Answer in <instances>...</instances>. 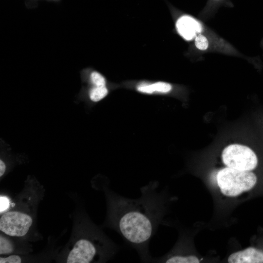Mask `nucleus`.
I'll return each mask as SVG.
<instances>
[{"label": "nucleus", "instance_id": "nucleus-13", "mask_svg": "<svg viewBox=\"0 0 263 263\" xmlns=\"http://www.w3.org/2000/svg\"><path fill=\"white\" fill-rule=\"evenodd\" d=\"M13 247L11 243L3 237L0 238V253H9L13 251Z\"/></svg>", "mask_w": 263, "mask_h": 263}, {"label": "nucleus", "instance_id": "nucleus-15", "mask_svg": "<svg viewBox=\"0 0 263 263\" xmlns=\"http://www.w3.org/2000/svg\"><path fill=\"white\" fill-rule=\"evenodd\" d=\"M9 200L6 197L0 196V213L5 211L9 207Z\"/></svg>", "mask_w": 263, "mask_h": 263}, {"label": "nucleus", "instance_id": "nucleus-11", "mask_svg": "<svg viewBox=\"0 0 263 263\" xmlns=\"http://www.w3.org/2000/svg\"><path fill=\"white\" fill-rule=\"evenodd\" d=\"M167 263H198L200 261L194 255H190L188 257H178L171 259L168 260Z\"/></svg>", "mask_w": 263, "mask_h": 263}, {"label": "nucleus", "instance_id": "nucleus-10", "mask_svg": "<svg viewBox=\"0 0 263 263\" xmlns=\"http://www.w3.org/2000/svg\"><path fill=\"white\" fill-rule=\"evenodd\" d=\"M228 0H207L206 5L202 11L201 14L210 15L223 4H225Z\"/></svg>", "mask_w": 263, "mask_h": 263}, {"label": "nucleus", "instance_id": "nucleus-6", "mask_svg": "<svg viewBox=\"0 0 263 263\" xmlns=\"http://www.w3.org/2000/svg\"><path fill=\"white\" fill-rule=\"evenodd\" d=\"M230 263H263V251L249 247L231 254L228 258Z\"/></svg>", "mask_w": 263, "mask_h": 263}, {"label": "nucleus", "instance_id": "nucleus-7", "mask_svg": "<svg viewBox=\"0 0 263 263\" xmlns=\"http://www.w3.org/2000/svg\"><path fill=\"white\" fill-rule=\"evenodd\" d=\"M172 89V85L164 81L154 82H142L136 86L137 92L146 94H166L169 93Z\"/></svg>", "mask_w": 263, "mask_h": 263}, {"label": "nucleus", "instance_id": "nucleus-14", "mask_svg": "<svg viewBox=\"0 0 263 263\" xmlns=\"http://www.w3.org/2000/svg\"><path fill=\"white\" fill-rule=\"evenodd\" d=\"M21 262L20 257L17 255H11L6 258H0V263H20Z\"/></svg>", "mask_w": 263, "mask_h": 263}, {"label": "nucleus", "instance_id": "nucleus-9", "mask_svg": "<svg viewBox=\"0 0 263 263\" xmlns=\"http://www.w3.org/2000/svg\"><path fill=\"white\" fill-rule=\"evenodd\" d=\"M108 94V90L106 86H94L89 93L90 99L94 102H98L103 99Z\"/></svg>", "mask_w": 263, "mask_h": 263}, {"label": "nucleus", "instance_id": "nucleus-1", "mask_svg": "<svg viewBox=\"0 0 263 263\" xmlns=\"http://www.w3.org/2000/svg\"><path fill=\"white\" fill-rule=\"evenodd\" d=\"M159 184L152 181L141 187V196L137 199L110 195L111 226L127 245L136 250L143 263L151 262L149 243L165 214L164 195L157 191Z\"/></svg>", "mask_w": 263, "mask_h": 263}, {"label": "nucleus", "instance_id": "nucleus-16", "mask_svg": "<svg viewBox=\"0 0 263 263\" xmlns=\"http://www.w3.org/2000/svg\"><path fill=\"white\" fill-rule=\"evenodd\" d=\"M6 169V166L4 163L2 161L0 160V176L1 177L5 172Z\"/></svg>", "mask_w": 263, "mask_h": 263}, {"label": "nucleus", "instance_id": "nucleus-5", "mask_svg": "<svg viewBox=\"0 0 263 263\" xmlns=\"http://www.w3.org/2000/svg\"><path fill=\"white\" fill-rule=\"evenodd\" d=\"M175 26L178 33L184 39L191 41L203 32L202 24L196 19L188 15H183L177 20Z\"/></svg>", "mask_w": 263, "mask_h": 263}, {"label": "nucleus", "instance_id": "nucleus-3", "mask_svg": "<svg viewBox=\"0 0 263 263\" xmlns=\"http://www.w3.org/2000/svg\"><path fill=\"white\" fill-rule=\"evenodd\" d=\"M222 157L227 167L240 170H253L258 164L255 152L250 148L240 144H231L226 147L223 150Z\"/></svg>", "mask_w": 263, "mask_h": 263}, {"label": "nucleus", "instance_id": "nucleus-8", "mask_svg": "<svg viewBox=\"0 0 263 263\" xmlns=\"http://www.w3.org/2000/svg\"><path fill=\"white\" fill-rule=\"evenodd\" d=\"M194 44L197 50L203 52L209 49L210 45V40L203 32L195 37Z\"/></svg>", "mask_w": 263, "mask_h": 263}, {"label": "nucleus", "instance_id": "nucleus-12", "mask_svg": "<svg viewBox=\"0 0 263 263\" xmlns=\"http://www.w3.org/2000/svg\"><path fill=\"white\" fill-rule=\"evenodd\" d=\"M90 78L94 86H106V81L105 77L96 71H94L91 73Z\"/></svg>", "mask_w": 263, "mask_h": 263}, {"label": "nucleus", "instance_id": "nucleus-2", "mask_svg": "<svg viewBox=\"0 0 263 263\" xmlns=\"http://www.w3.org/2000/svg\"><path fill=\"white\" fill-rule=\"evenodd\" d=\"M217 182L221 192L229 197L237 196L252 189L257 178L251 171H244L226 167L220 170Z\"/></svg>", "mask_w": 263, "mask_h": 263}, {"label": "nucleus", "instance_id": "nucleus-4", "mask_svg": "<svg viewBox=\"0 0 263 263\" xmlns=\"http://www.w3.org/2000/svg\"><path fill=\"white\" fill-rule=\"evenodd\" d=\"M32 219L28 215L19 211H9L0 219V229L11 236L25 235L32 224Z\"/></svg>", "mask_w": 263, "mask_h": 263}]
</instances>
